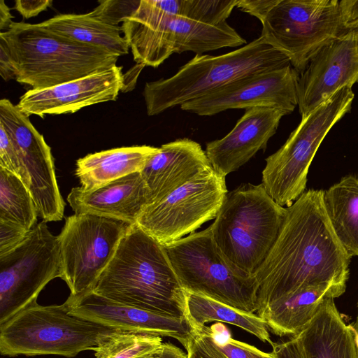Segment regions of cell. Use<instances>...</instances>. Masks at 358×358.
Masks as SVG:
<instances>
[{
	"label": "cell",
	"mask_w": 358,
	"mask_h": 358,
	"mask_svg": "<svg viewBox=\"0 0 358 358\" xmlns=\"http://www.w3.org/2000/svg\"><path fill=\"white\" fill-rule=\"evenodd\" d=\"M323 194L310 189L286 207L277 238L254 275L257 313L307 287L347 283L351 257L332 229Z\"/></svg>",
	"instance_id": "obj_1"
},
{
	"label": "cell",
	"mask_w": 358,
	"mask_h": 358,
	"mask_svg": "<svg viewBox=\"0 0 358 358\" xmlns=\"http://www.w3.org/2000/svg\"><path fill=\"white\" fill-rule=\"evenodd\" d=\"M92 291L120 303L186 319V292L164 246L136 224L128 227Z\"/></svg>",
	"instance_id": "obj_2"
},
{
	"label": "cell",
	"mask_w": 358,
	"mask_h": 358,
	"mask_svg": "<svg viewBox=\"0 0 358 358\" xmlns=\"http://www.w3.org/2000/svg\"><path fill=\"white\" fill-rule=\"evenodd\" d=\"M0 37L8 48L15 80L32 89L50 87L109 69L119 58L38 24L13 22Z\"/></svg>",
	"instance_id": "obj_3"
},
{
	"label": "cell",
	"mask_w": 358,
	"mask_h": 358,
	"mask_svg": "<svg viewBox=\"0 0 358 358\" xmlns=\"http://www.w3.org/2000/svg\"><path fill=\"white\" fill-rule=\"evenodd\" d=\"M288 65L287 57L262 36L225 54L196 55L171 77L145 83L147 114L158 115L246 76Z\"/></svg>",
	"instance_id": "obj_4"
},
{
	"label": "cell",
	"mask_w": 358,
	"mask_h": 358,
	"mask_svg": "<svg viewBox=\"0 0 358 358\" xmlns=\"http://www.w3.org/2000/svg\"><path fill=\"white\" fill-rule=\"evenodd\" d=\"M285 213L262 184H242L226 194L210 225L213 238L231 264L254 276L277 238Z\"/></svg>",
	"instance_id": "obj_5"
},
{
	"label": "cell",
	"mask_w": 358,
	"mask_h": 358,
	"mask_svg": "<svg viewBox=\"0 0 358 358\" xmlns=\"http://www.w3.org/2000/svg\"><path fill=\"white\" fill-rule=\"evenodd\" d=\"M121 29L137 64L158 67L174 53L203 55L246 45L227 22L209 24L165 13L157 0H140Z\"/></svg>",
	"instance_id": "obj_6"
},
{
	"label": "cell",
	"mask_w": 358,
	"mask_h": 358,
	"mask_svg": "<svg viewBox=\"0 0 358 358\" xmlns=\"http://www.w3.org/2000/svg\"><path fill=\"white\" fill-rule=\"evenodd\" d=\"M117 331L71 315L64 303L33 302L0 324L3 356L57 355L73 357Z\"/></svg>",
	"instance_id": "obj_7"
},
{
	"label": "cell",
	"mask_w": 358,
	"mask_h": 358,
	"mask_svg": "<svg viewBox=\"0 0 358 358\" xmlns=\"http://www.w3.org/2000/svg\"><path fill=\"white\" fill-rule=\"evenodd\" d=\"M186 292L201 294L240 310L257 311L255 276L236 268L222 255L210 227L164 246Z\"/></svg>",
	"instance_id": "obj_8"
},
{
	"label": "cell",
	"mask_w": 358,
	"mask_h": 358,
	"mask_svg": "<svg viewBox=\"0 0 358 358\" xmlns=\"http://www.w3.org/2000/svg\"><path fill=\"white\" fill-rule=\"evenodd\" d=\"M355 94L345 87L301 122L286 142L266 159L262 182L280 206H291L304 192L310 164L327 134L352 108Z\"/></svg>",
	"instance_id": "obj_9"
},
{
	"label": "cell",
	"mask_w": 358,
	"mask_h": 358,
	"mask_svg": "<svg viewBox=\"0 0 358 358\" xmlns=\"http://www.w3.org/2000/svg\"><path fill=\"white\" fill-rule=\"evenodd\" d=\"M261 23L260 36L299 74L320 49L348 31L338 0H277Z\"/></svg>",
	"instance_id": "obj_10"
},
{
	"label": "cell",
	"mask_w": 358,
	"mask_h": 358,
	"mask_svg": "<svg viewBox=\"0 0 358 358\" xmlns=\"http://www.w3.org/2000/svg\"><path fill=\"white\" fill-rule=\"evenodd\" d=\"M129 224L90 214L65 218L57 236L59 277L76 296L92 291L113 257Z\"/></svg>",
	"instance_id": "obj_11"
},
{
	"label": "cell",
	"mask_w": 358,
	"mask_h": 358,
	"mask_svg": "<svg viewBox=\"0 0 358 358\" xmlns=\"http://www.w3.org/2000/svg\"><path fill=\"white\" fill-rule=\"evenodd\" d=\"M224 176L212 166L162 200L148 205L136 224L164 246L215 219L228 192Z\"/></svg>",
	"instance_id": "obj_12"
},
{
	"label": "cell",
	"mask_w": 358,
	"mask_h": 358,
	"mask_svg": "<svg viewBox=\"0 0 358 358\" xmlns=\"http://www.w3.org/2000/svg\"><path fill=\"white\" fill-rule=\"evenodd\" d=\"M58 277L57 236L42 221L15 250L0 257V324L36 301L45 285Z\"/></svg>",
	"instance_id": "obj_13"
},
{
	"label": "cell",
	"mask_w": 358,
	"mask_h": 358,
	"mask_svg": "<svg viewBox=\"0 0 358 358\" xmlns=\"http://www.w3.org/2000/svg\"><path fill=\"white\" fill-rule=\"evenodd\" d=\"M0 123L10 136L28 176L38 215L45 222L60 221L65 202L57 185L50 147L29 116L7 99L0 100Z\"/></svg>",
	"instance_id": "obj_14"
},
{
	"label": "cell",
	"mask_w": 358,
	"mask_h": 358,
	"mask_svg": "<svg viewBox=\"0 0 358 358\" xmlns=\"http://www.w3.org/2000/svg\"><path fill=\"white\" fill-rule=\"evenodd\" d=\"M299 75L291 65L250 75L186 102L180 108L200 116L255 107L279 109L288 115L298 106Z\"/></svg>",
	"instance_id": "obj_15"
},
{
	"label": "cell",
	"mask_w": 358,
	"mask_h": 358,
	"mask_svg": "<svg viewBox=\"0 0 358 358\" xmlns=\"http://www.w3.org/2000/svg\"><path fill=\"white\" fill-rule=\"evenodd\" d=\"M357 82V38L348 31L320 49L299 75L301 115L310 113L343 88H352Z\"/></svg>",
	"instance_id": "obj_16"
},
{
	"label": "cell",
	"mask_w": 358,
	"mask_h": 358,
	"mask_svg": "<svg viewBox=\"0 0 358 358\" xmlns=\"http://www.w3.org/2000/svg\"><path fill=\"white\" fill-rule=\"evenodd\" d=\"M64 303L72 315L117 330L172 338L183 347L193 331L186 319L120 303L93 291L69 295Z\"/></svg>",
	"instance_id": "obj_17"
},
{
	"label": "cell",
	"mask_w": 358,
	"mask_h": 358,
	"mask_svg": "<svg viewBox=\"0 0 358 358\" xmlns=\"http://www.w3.org/2000/svg\"><path fill=\"white\" fill-rule=\"evenodd\" d=\"M117 65L83 78L44 89H31L17 106L27 116L73 113L92 105L115 101L124 87Z\"/></svg>",
	"instance_id": "obj_18"
},
{
	"label": "cell",
	"mask_w": 358,
	"mask_h": 358,
	"mask_svg": "<svg viewBox=\"0 0 358 358\" xmlns=\"http://www.w3.org/2000/svg\"><path fill=\"white\" fill-rule=\"evenodd\" d=\"M285 111L266 107L246 109L234 127L223 138L206 143V153L219 174L236 171L260 150H265L275 134Z\"/></svg>",
	"instance_id": "obj_19"
},
{
	"label": "cell",
	"mask_w": 358,
	"mask_h": 358,
	"mask_svg": "<svg viewBox=\"0 0 358 358\" xmlns=\"http://www.w3.org/2000/svg\"><path fill=\"white\" fill-rule=\"evenodd\" d=\"M67 201L75 214H90L133 225L150 203V197L141 172H136L92 190L73 187Z\"/></svg>",
	"instance_id": "obj_20"
},
{
	"label": "cell",
	"mask_w": 358,
	"mask_h": 358,
	"mask_svg": "<svg viewBox=\"0 0 358 358\" xmlns=\"http://www.w3.org/2000/svg\"><path fill=\"white\" fill-rule=\"evenodd\" d=\"M212 166L197 142L178 138L163 144L141 171L150 192V203L157 202Z\"/></svg>",
	"instance_id": "obj_21"
},
{
	"label": "cell",
	"mask_w": 358,
	"mask_h": 358,
	"mask_svg": "<svg viewBox=\"0 0 358 358\" xmlns=\"http://www.w3.org/2000/svg\"><path fill=\"white\" fill-rule=\"evenodd\" d=\"M295 337L303 358H358L354 330L343 320L334 299H327Z\"/></svg>",
	"instance_id": "obj_22"
},
{
	"label": "cell",
	"mask_w": 358,
	"mask_h": 358,
	"mask_svg": "<svg viewBox=\"0 0 358 358\" xmlns=\"http://www.w3.org/2000/svg\"><path fill=\"white\" fill-rule=\"evenodd\" d=\"M347 283L326 282L299 290L257 313L271 331L279 336L294 337L317 314L328 299L341 296Z\"/></svg>",
	"instance_id": "obj_23"
},
{
	"label": "cell",
	"mask_w": 358,
	"mask_h": 358,
	"mask_svg": "<svg viewBox=\"0 0 358 358\" xmlns=\"http://www.w3.org/2000/svg\"><path fill=\"white\" fill-rule=\"evenodd\" d=\"M159 148L121 147L89 154L76 162V175L85 191L92 190L127 175L141 172Z\"/></svg>",
	"instance_id": "obj_24"
},
{
	"label": "cell",
	"mask_w": 358,
	"mask_h": 358,
	"mask_svg": "<svg viewBox=\"0 0 358 358\" xmlns=\"http://www.w3.org/2000/svg\"><path fill=\"white\" fill-rule=\"evenodd\" d=\"M38 24L71 40L102 48L119 57L129 52L128 43L120 34L121 27L108 24L92 12L59 14Z\"/></svg>",
	"instance_id": "obj_25"
},
{
	"label": "cell",
	"mask_w": 358,
	"mask_h": 358,
	"mask_svg": "<svg viewBox=\"0 0 358 358\" xmlns=\"http://www.w3.org/2000/svg\"><path fill=\"white\" fill-rule=\"evenodd\" d=\"M323 202L342 246L351 257H358V177L345 176L324 191Z\"/></svg>",
	"instance_id": "obj_26"
},
{
	"label": "cell",
	"mask_w": 358,
	"mask_h": 358,
	"mask_svg": "<svg viewBox=\"0 0 358 358\" xmlns=\"http://www.w3.org/2000/svg\"><path fill=\"white\" fill-rule=\"evenodd\" d=\"M186 319L192 330L216 321L236 326L264 343L273 345L266 322L257 314L249 313L207 296L186 292Z\"/></svg>",
	"instance_id": "obj_27"
},
{
	"label": "cell",
	"mask_w": 358,
	"mask_h": 358,
	"mask_svg": "<svg viewBox=\"0 0 358 358\" xmlns=\"http://www.w3.org/2000/svg\"><path fill=\"white\" fill-rule=\"evenodd\" d=\"M38 211L29 189L15 175L0 167V222L30 231Z\"/></svg>",
	"instance_id": "obj_28"
},
{
	"label": "cell",
	"mask_w": 358,
	"mask_h": 358,
	"mask_svg": "<svg viewBox=\"0 0 358 358\" xmlns=\"http://www.w3.org/2000/svg\"><path fill=\"white\" fill-rule=\"evenodd\" d=\"M159 336L117 330L94 349L95 358H145L163 345Z\"/></svg>",
	"instance_id": "obj_29"
},
{
	"label": "cell",
	"mask_w": 358,
	"mask_h": 358,
	"mask_svg": "<svg viewBox=\"0 0 358 358\" xmlns=\"http://www.w3.org/2000/svg\"><path fill=\"white\" fill-rule=\"evenodd\" d=\"M225 329L221 331L211 329V332L217 347L229 358H276L272 352H262L251 345L231 338Z\"/></svg>",
	"instance_id": "obj_30"
},
{
	"label": "cell",
	"mask_w": 358,
	"mask_h": 358,
	"mask_svg": "<svg viewBox=\"0 0 358 358\" xmlns=\"http://www.w3.org/2000/svg\"><path fill=\"white\" fill-rule=\"evenodd\" d=\"M187 358H229L215 343L211 329L193 330L184 347Z\"/></svg>",
	"instance_id": "obj_31"
},
{
	"label": "cell",
	"mask_w": 358,
	"mask_h": 358,
	"mask_svg": "<svg viewBox=\"0 0 358 358\" xmlns=\"http://www.w3.org/2000/svg\"><path fill=\"white\" fill-rule=\"evenodd\" d=\"M0 167L17 176L29 189V180L17 148L1 123H0Z\"/></svg>",
	"instance_id": "obj_32"
},
{
	"label": "cell",
	"mask_w": 358,
	"mask_h": 358,
	"mask_svg": "<svg viewBox=\"0 0 358 358\" xmlns=\"http://www.w3.org/2000/svg\"><path fill=\"white\" fill-rule=\"evenodd\" d=\"M140 1H100L91 11L94 15L111 25L117 26L136 9Z\"/></svg>",
	"instance_id": "obj_33"
},
{
	"label": "cell",
	"mask_w": 358,
	"mask_h": 358,
	"mask_svg": "<svg viewBox=\"0 0 358 358\" xmlns=\"http://www.w3.org/2000/svg\"><path fill=\"white\" fill-rule=\"evenodd\" d=\"M29 232L20 227L0 222V257L15 250Z\"/></svg>",
	"instance_id": "obj_34"
},
{
	"label": "cell",
	"mask_w": 358,
	"mask_h": 358,
	"mask_svg": "<svg viewBox=\"0 0 358 358\" xmlns=\"http://www.w3.org/2000/svg\"><path fill=\"white\" fill-rule=\"evenodd\" d=\"M276 2L277 0H238L236 7L261 22Z\"/></svg>",
	"instance_id": "obj_35"
},
{
	"label": "cell",
	"mask_w": 358,
	"mask_h": 358,
	"mask_svg": "<svg viewBox=\"0 0 358 358\" xmlns=\"http://www.w3.org/2000/svg\"><path fill=\"white\" fill-rule=\"evenodd\" d=\"M52 3L49 0H16L14 8L25 19H29L45 10Z\"/></svg>",
	"instance_id": "obj_36"
},
{
	"label": "cell",
	"mask_w": 358,
	"mask_h": 358,
	"mask_svg": "<svg viewBox=\"0 0 358 358\" xmlns=\"http://www.w3.org/2000/svg\"><path fill=\"white\" fill-rule=\"evenodd\" d=\"M340 12L347 31L358 27V0L339 1Z\"/></svg>",
	"instance_id": "obj_37"
},
{
	"label": "cell",
	"mask_w": 358,
	"mask_h": 358,
	"mask_svg": "<svg viewBox=\"0 0 358 358\" xmlns=\"http://www.w3.org/2000/svg\"><path fill=\"white\" fill-rule=\"evenodd\" d=\"M272 352L276 358H303L297 338L294 336L281 343H273Z\"/></svg>",
	"instance_id": "obj_38"
},
{
	"label": "cell",
	"mask_w": 358,
	"mask_h": 358,
	"mask_svg": "<svg viewBox=\"0 0 358 358\" xmlns=\"http://www.w3.org/2000/svg\"><path fill=\"white\" fill-rule=\"evenodd\" d=\"M0 74L5 81L15 79V73L11 62L8 48L0 37Z\"/></svg>",
	"instance_id": "obj_39"
},
{
	"label": "cell",
	"mask_w": 358,
	"mask_h": 358,
	"mask_svg": "<svg viewBox=\"0 0 358 358\" xmlns=\"http://www.w3.org/2000/svg\"><path fill=\"white\" fill-rule=\"evenodd\" d=\"M145 358H187V353L171 343H164L162 346Z\"/></svg>",
	"instance_id": "obj_40"
},
{
	"label": "cell",
	"mask_w": 358,
	"mask_h": 358,
	"mask_svg": "<svg viewBox=\"0 0 358 358\" xmlns=\"http://www.w3.org/2000/svg\"><path fill=\"white\" fill-rule=\"evenodd\" d=\"M10 9L8 7L3 0L0 1V29L8 30L13 23Z\"/></svg>",
	"instance_id": "obj_41"
},
{
	"label": "cell",
	"mask_w": 358,
	"mask_h": 358,
	"mask_svg": "<svg viewBox=\"0 0 358 358\" xmlns=\"http://www.w3.org/2000/svg\"><path fill=\"white\" fill-rule=\"evenodd\" d=\"M357 314L356 320L352 324H351V325H352V329L355 332V340H356V343H357V348H358V302L357 304Z\"/></svg>",
	"instance_id": "obj_42"
},
{
	"label": "cell",
	"mask_w": 358,
	"mask_h": 358,
	"mask_svg": "<svg viewBox=\"0 0 358 358\" xmlns=\"http://www.w3.org/2000/svg\"><path fill=\"white\" fill-rule=\"evenodd\" d=\"M351 31L354 34V35L358 38V27L356 29L351 30Z\"/></svg>",
	"instance_id": "obj_43"
},
{
	"label": "cell",
	"mask_w": 358,
	"mask_h": 358,
	"mask_svg": "<svg viewBox=\"0 0 358 358\" xmlns=\"http://www.w3.org/2000/svg\"><path fill=\"white\" fill-rule=\"evenodd\" d=\"M357 43H358V38H357Z\"/></svg>",
	"instance_id": "obj_44"
}]
</instances>
